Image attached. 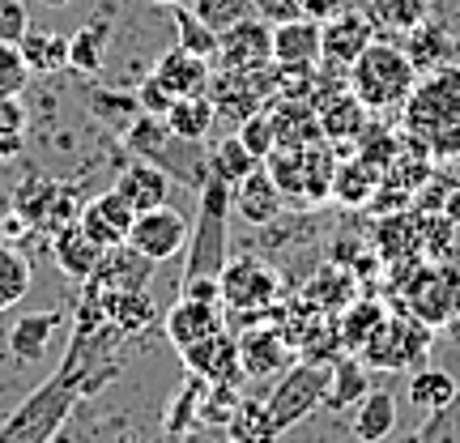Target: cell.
<instances>
[{"mask_svg": "<svg viewBox=\"0 0 460 443\" xmlns=\"http://www.w3.org/2000/svg\"><path fill=\"white\" fill-rule=\"evenodd\" d=\"M405 137L410 149L430 163L460 158V65H439L422 73L405 102Z\"/></svg>", "mask_w": 460, "mask_h": 443, "instance_id": "1", "label": "cell"}, {"mask_svg": "<svg viewBox=\"0 0 460 443\" xmlns=\"http://www.w3.org/2000/svg\"><path fill=\"white\" fill-rule=\"evenodd\" d=\"M418 65L410 60V51L396 43H371L358 60L349 65V90L367 111H393L405 107L418 85Z\"/></svg>", "mask_w": 460, "mask_h": 443, "instance_id": "2", "label": "cell"}, {"mask_svg": "<svg viewBox=\"0 0 460 443\" xmlns=\"http://www.w3.org/2000/svg\"><path fill=\"white\" fill-rule=\"evenodd\" d=\"M396 312L422 320L430 329H444L460 320V269L456 261H427L413 273H396L393 290Z\"/></svg>", "mask_w": 460, "mask_h": 443, "instance_id": "3", "label": "cell"}, {"mask_svg": "<svg viewBox=\"0 0 460 443\" xmlns=\"http://www.w3.org/2000/svg\"><path fill=\"white\" fill-rule=\"evenodd\" d=\"M264 166H269V175L281 188L290 209H312V205L332 197L337 163H332L324 137L320 141H303V146H278L264 158Z\"/></svg>", "mask_w": 460, "mask_h": 443, "instance_id": "4", "label": "cell"}, {"mask_svg": "<svg viewBox=\"0 0 460 443\" xmlns=\"http://www.w3.org/2000/svg\"><path fill=\"white\" fill-rule=\"evenodd\" d=\"M226 217H230V183L209 171V180L200 188V214L197 230L188 239V264H183V281L214 278L222 281L230 252H226Z\"/></svg>", "mask_w": 460, "mask_h": 443, "instance_id": "5", "label": "cell"}, {"mask_svg": "<svg viewBox=\"0 0 460 443\" xmlns=\"http://www.w3.org/2000/svg\"><path fill=\"white\" fill-rule=\"evenodd\" d=\"M430 324L413 320L405 312H388L379 320V329L362 341V362L376 367V371H418L427 367L430 354Z\"/></svg>", "mask_w": 460, "mask_h": 443, "instance_id": "6", "label": "cell"}, {"mask_svg": "<svg viewBox=\"0 0 460 443\" xmlns=\"http://www.w3.org/2000/svg\"><path fill=\"white\" fill-rule=\"evenodd\" d=\"M329 379H332V367L329 362H298L290 367L281 384L273 388V396L264 401V422H269V435L278 439L281 430L298 427L307 413H315L324 405L329 396Z\"/></svg>", "mask_w": 460, "mask_h": 443, "instance_id": "7", "label": "cell"}, {"mask_svg": "<svg viewBox=\"0 0 460 443\" xmlns=\"http://www.w3.org/2000/svg\"><path fill=\"white\" fill-rule=\"evenodd\" d=\"M281 295V278L273 264L256 261V256H239L226 261L222 269V307L230 312H269Z\"/></svg>", "mask_w": 460, "mask_h": 443, "instance_id": "8", "label": "cell"}, {"mask_svg": "<svg viewBox=\"0 0 460 443\" xmlns=\"http://www.w3.org/2000/svg\"><path fill=\"white\" fill-rule=\"evenodd\" d=\"M217 68L222 73H261L273 65V26L264 17L247 13L217 34Z\"/></svg>", "mask_w": 460, "mask_h": 443, "instance_id": "9", "label": "cell"}, {"mask_svg": "<svg viewBox=\"0 0 460 443\" xmlns=\"http://www.w3.org/2000/svg\"><path fill=\"white\" fill-rule=\"evenodd\" d=\"M17 217L22 222H31V226H43V230H65L77 222V214L82 209H73L77 205V197H73V188L60 180H51V175H31V180L17 188Z\"/></svg>", "mask_w": 460, "mask_h": 443, "instance_id": "10", "label": "cell"}, {"mask_svg": "<svg viewBox=\"0 0 460 443\" xmlns=\"http://www.w3.org/2000/svg\"><path fill=\"white\" fill-rule=\"evenodd\" d=\"M188 239H192L188 217H183L180 209H171V205H158V209H149V214H137L132 235H128V244L137 247L141 256H149L154 264L171 261L175 252H183Z\"/></svg>", "mask_w": 460, "mask_h": 443, "instance_id": "11", "label": "cell"}, {"mask_svg": "<svg viewBox=\"0 0 460 443\" xmlns=\"http://www.w3.org/2000/svg\"><path fill=\"white\" fill-rule=\"evenodd\" d=\"M132 222H137V209H132V205L119 197L115 188L99 192L94 200H85L82 214H77V226H82L85 235H90V239L102 247V252H107V247L128 244Z\"/></svg>", "mask_w": 460, "mask_h": 443, "instance_id": "12", "label": "cell"}, {"mask_svg": "<svg viewBox=\"0 0 460 443\" xmlns=\"http://www.w3.org/2000/svg\"><path fill=\"white\" fill-rule=\"evenodd\" d=\"M324 60V26L315 17H295L273 26V65L281 68H315Z\"/></svg>", "mask_w": 460, "mask_h": 443, "instance_id": "13", "label": "cell"}, {"mask_svg": "<svg viewBox=\"0 0 460 443\" xmlns=\"http://www.w3.org/2000/svg\"><path fill=\"white\" fill-rule=\"evenodd\" d=\"M230 209L243 217L247 226H269V222H278L281 209H286V197H281V188L273 183L269 166H256L247 180H239L230 188Z\"/></svg>", "mask_w": 460, "mask_h": 443, "instance_id": "14", "label": "cell"}, {"mask_svg": "<svg viewBox=\"0 0 460 443\" xmlns=\"http://www.w3.org/2000/svg\"><path fill=\"white\" fill-rule=\"evenodd\" d=\"M371 34H376L371 17L358 13V9L332 13L329 22H324V60H320V65H332V68H345V73H349V65L376 43Z\"/></svg>", "mask_w": 460, "mask_h": 443, "instance_id": "15", "label": "cell"}, {"mask_svg": "<svg viewBox=\"0 0 460 443\" xmlns=\"http://www.w3.org/2000/svg\"><path fill=\"white\" fill-rule=\"evenodd\" d=\"M119 197L128 200L137 214H149V209H158L171 200V175H166L158 163H149V158H132L128 166H119V175L111 183Z\"/></svg>", "mask_w": 460, "mask_h": 443, "instance_id": "16", "label": "cell"}, {"mask_svg": "<svg viewBox=\"0 0 460 443\" xmlns=\"http://www.w3.org/2000/svg\"><path fill=\"white\" fill-rule=\"evenodd\" d=\"M149 278H154V261L141 256L132 244H119L102 252L99 269L85 281L99 286V290H149Z\"/></svg>", "mask_w": 460, "mask_h": 443, "instance_id": "17", "label": "cell"}, {"mask_svg": "<svg viewBox=\"0 0 460 443\" xmlns=\"http://www.w3.org/2000/svg\"><path fill=\"white\" fill-rule=\"evenodd\" d=\"M226 329V320H222V303H205V298H180L171 315H166V337L175 341V350H188V345L205 341V337H214V332Z\"/></svg>", "mask_w": 460, "mask_h": 443, "instance_id": "18", "label": "cell"}, {"mask_svg": "<svg viewBox=\"0 0 460 443\" xmlns=\"http://www.w3.org/2000/svg\"><path fill=\"white\" fill-rule=\"evenodd\" d=\"M183 362L197 371V376L214 379V384H239L243 379V367H239V341L226 337V329L205 337V341L188 345L183 350Z\"/></svg>", "mask_w": 460, "mask_h": 443, "instance_id": "19", "label": "cell"}, {"mask_svg": "<svg viewBox=\"0 0 460 443\" xmlns=\"http://www.w3.org/2000/svg\"><path fill=\"white\" fill-rule=\"evenodd\" d=\"M239 367L247 379L278 376L281 367H290V341L281 329H247L239 337Z\"/></svg>", "mask_w": 460, "mask_h": 443, "instance_id": "20", "label": "cell"}, {"mask_svg": "<svg viewBox=\"0 0 460 443\" xmlns=\"http://www.w3.org/2000/svg\"><path fill=\"white\" fill-rule=\"evenodd\" d=\"M154 77L175 94V99H188V94H205L209 90V77H214V68L205 56H192V51L183 48H171L158 56V65H154Z\"/></svg>", "mask_w": 460, "mask_h": 443, "instance_id": "21", "label": "cell"}, {"mask_svg": "<svg viewBox=\"0 0 460 443\" xmlns=\"http://www.w3.org/2000/svg\"><path fill=\"white\" fill-rule=\"evenodd\" d=\"M65 324V312H31L9 329V354L17 362H39L56 345V332Z\"/></svg>", "mask_w": 460, "mask_h": 443, "instance_id": "22", "label": "cell"}, {"mask_svg": "<svg viewBox=\"0 0 460 443\" xmlns=\"http://www.w3.org/2000/svg\"><path fill=\"white\" fill-rule=\"evenodd\" d=\"M107 48H111V22L107 17L85 22L82 31L68 34V68L82 77H99L107 68Z\"/></svg>", "mask_w": 460, "mask_h": 443, "instance_id": "23", "label": "cell"}, {"mask_svg": "<svg viewBox=\"0 0 460 443\" xmlns=\"http://www.w3.org/2000/svg\"><path fill=\"white\" fill-rule=\"evenodd\" d=\"M393 427H396V396L388 393V388H371V393L354 405V418H349L354 439L384 443L388 435H393Z\"/></svg>", "mask_w": 460, "mask_h": 443, "instance_id": "24", "label": "cell"}, {"mask_svg": "<svg viewBox=\"0 0 460 443\" xmlns=\"http://www.w3.org/2000/svg\"><path fill=\"white\" fill-rule=\"evenodd\" d=\"M51 252H56V264L65 269L68 278H77V281H85L94 269H99V261H102V247L85 235L77 222L73 226H65V230H56V239H51Z\"/></svg>", "mask_w": 460, "mask_h": 443, "instance_id": "25", "label": "cell"}, {"mask_svg": "<svg viewBox=\"0 0 460 443\" xmlns=\"http://www.w3.org/2000/svg\"><path fill=\"white\" fill-rule=\"evenodd\" d=\"M217 124V102L214 94H188V99H175L171 111H166V128L183 137V141H205Z\"/></svg>", "mask_w": 460, "mask_h": 443, "instance_id": "26", "label": "cell"}, {"mask_svg": "<svg viewBox=\"0 0 460 443\" xmlns=\"http://www.w3.org/2000/svg\"><path fill=\"white\" fill-rule=\"evenodd\" d=\"M362 128H367V107L354 99V90L320 102V132H324V141H358Z\"/></svg>", "mask_w": 460, "mask_h": 443, "instance_id": "27", "label": "cell"}, {"mask_svg": "<svg viewBox=\"0 0 460 443\" xmlns=\"http://www.w3.org/2000/svg\"><path fill=\"white\" fill-rule=\"evenodd\" d=\"M379 188V166L358 158V163L349 166H337V175H332V200H341L345 209H362V205H371Z\"/></svg>", "mask_w": 460, "mask_h": 443, "instance_id": "28", "label": "cell"}, {"mask_svg": "<svg viewBox=\"0 0 460 443\" xmlns=\"http://www.w3.org/2000/svg\"><path fill=\"white\" fill-rule=\"evenodd\" d=\"M456 393H460V379L452 371H444V367H418V371H410V401L422 413L444 410Z\"/></svg>", "mask_w": 460, "mask_h": 443, "instance_id": "29", "label": "cell"}, {"mask_svg": "<svg viewBox=\"0 0 460 443\" xmlns=\"http://www.w3.org/2000/svg\"><path fill=\"white\" fill-rule=\"evenodd\" d=\"M34 286V264L26 252H17L13 244H0V315L17 307L22 298L31 295Z\"/></svg>", "mask_w": 460, "mask_h": 443, "instance_id": "30", "label": "cell"}, {"mask_svg": "<svg viewBox=\"0 0 460 443\" xmlns=\"http://www.w3.org/2000/svg\"><path fill=\"white\" fill-rule=\"evenodd\" d=\"M17 48L26 56L31 73H60V68H68V39L60 31H39V26H31V31L22 34Z\"/></svg>", "mask_w": 460, "mask_h": 443, "instance_id": "31", "label": "cell"}, {"mask_svg": "<svg viewBox=\"0 0 460 443\" xmlns=\"http://www.w3.org/2000/svg\"><path fill=\"white\" fill-rule=\"evenodd\" d=\"M367 393H371L367 362H332L329 396H324V405H329V410H354Z\"/></svg>", "mask_w": 460, "mask_h": 443, "instance_id": "32", "label": "cell"}, {"mask_svg": "<svg viewBox=\"0 0 460 443\" xmlns=\"http://www.w3.org/2000/svg\"><path fill=\"white\" fill-rule=\"evenodd\" d=\"M256 166H264V163L243 146V141H239V137H234V132H230V137H222V141L209 149V171H214V175H222L230 188H234L239 180H247Z\"/></svg>", "mask_w": 460, "mask_h": 443, "instance_id": "33", "label": "cell"}, {"mask_svg": "<svg viewBox=\"0 0 460 443\" xmlns=\"http://www.w3.org/2000/svg\"><path fill=\"white\" fill-rule=\"evenodd\" d=\"M171 17H175V48L192 51V56H205V60H214L217 56V31L205 22V17L192 9V4H183V9H171Z\"/></svg>", "mask_w": 460, "mask_h": 443, "instance_id": "34", "label": "cell"}, {"mask_svg": "<svg viewBox=\"0 0 460 443\" xmlns=\"http://www.w3.org/2000/svg\"><path fill=\"white\" fill-rule=\"evenodd\" d=\"M90 111L99 115L111 132H128L132 124L146 115L141 102H137V94H119V90H94V94H90Z\"/></svg>", "mask_w": 460, "mask_h": 443, "instance_id": "35", "label": "cell"}, {"mask_svg": "<svg viewBox=\"0 0 460 443\" xmlns=\"http://www.w3.org/2000/svg\"><path fill=\"white\" fill-rule=\"evenodd\" d=\"M410 443H460V393L447 401L444 410L427 413V422L413 430Z\"/></svg>", "mask_w": 460, "mask_h": 443, "instance_id": "36", "label": "cell"}, {"mask_svg": "<svg viewBox=\"0 0 460 443\" xmlns=\"http://www.w3.org/2000/svg\"><path fill=\"white\" fill-rule=\"evenodd\" d=\"M388 315V307H379V303H354V307H345L341 315V341L362 350V341L379 329V320Z\"/></svg>", "mask_w": 460, "mask_h": 443, "instance_id": "37", "label": "cell"}, {"mask_svg": "<svg viewBox=\"0 0 460 443\" xmlns=\"http://www.w3.org/2000/svg\"><path fill=\"white\" fill-rule=\"evenodd\" d=\"M31 82V65H26V56L17 43H0V102L17 99L22 90Z\"/></svg>", "mask_w": 460, "mask_h": 443, "instance_id": "38", "label": "cell"}, {"mask_svg": "<svg viewBox=\"0 0 460 443\" xmlns=\"http://www.w3.org/2000/svg\"><path fill=\"white\" fill-rule=\"evenodd\" d=\"M234 137L243 141L256 158H269L273 149H278V128H273V120H269V111H252L247 120H239V128H234Z\"/></svg>", "mask_w": 460, "mask_h": 443, "instance_id": "39", "label": "cell"}, {"mask_svg": "<svg viewBox=\"0 0 460 443\" xmlns=\"http://www.w3.org/2000/svg\"><path fill=\"white\" fill-rule=\"evenodd\" d=\"M349 295H354V281H349V273H341V269H324V278L312 281V298L324 303L329 312L349 307Z\"/></svg>", "mask_w": 460, "mask_h": 443, "instance_id": "40", "label": "cell"}, {"mask_svg": "<svg viewBox=\"0 0 460 443\" xmlns=\"http://www.w3.org/2000/svg\"><path fill=\"white\" fill-rule=\"evenodd\" d=\"M192 9L222 34L226 26H234V22H243L252 13V0H192Z\"/></svg>", "mask_w": 460, "mask_h": 443, "instance_id": "41", "label": "cell"}, {"mask_svg": "<svg viewBox=\"0 0 460 443\" xmlns=\"http://www.w3.org/2000/svg\"><path fill=\"white\" fill-rule=\"evenodd\" d=\"M427 4L430 0H376V17L388 22V26H396V31H410V26L422 22Z\"/></svg>", "mask_w": 460, "mask_h": 443, "instance_id": "42", "label": "cell"}, {"mask_svg": "<svg viewBox=\"0 0 460 443\" xmlns=\"http://www.w3.org/2000/svg\"><path fill=\"white\" fill-rule=\"evenodd\" d=\"M26 31H31L26 0H0V43H22Z\"/></svg>", "mask_w": 460, "mask_h": 443, "instance_id": "43", "label": "cell"}, {"mask_svg": "<svg viewBox=\"0 0 460 443\" xmlns=\"http://www.w3.org/2000/svg\"><path fill=\"white\" fill-rule=\"evenodd\" d=\"M137 102H141V111L146 115H158V120H166V111H171V102H175V94L166 90L154 73H149L146 82L137 85Z\"/></svg>", "mask_w": 460, "mask_h": 443, "instance_id": "44", "label": "cell"}, {"mask_svg": "<svg viewBox=\"0 0 460 443\" xmlns=\"http://www.w3.org/2000/svg\"><path fill=\"white\" fill-rule=\"evenodd\" d=\"M252 13L264 17L269 26H281V22L303 17V0H252Z\"/></svg>", "mask_w": 460, "mask_h": 443, "instance_id": "45", "label": "cell"}, {"mask_svg": "<svg viewBox=\"0 0 460 443\" xmlns=\"http://www.w3.org/2000/svg\"><path fill=\"white\" fill-rule=\"evenodd\" d=\"M17 149H22V132H17V124H0V163L17 158Z\"/></svg>", "mask_w": 460, "mask_h": 443, "instance_id": "46", "label": "cell"}, {"mask_svg": "<svg viewBox=\"0 0 460 443\" xmlns=\"http://www.w3.org/2000/svg\"><path fill=\"white\" fill-rule=\"evenodd\" d=\"M444 217H447V222H452V226L460 230V183H456V188H452V192H447V200H444Z\"/></svg>", "mask_w": 460, "mask_h": 443, "instance_id": "47", "label": "cell"}, {"mask_svg": "<svg viewBox=\"0 0 460 443\" xmlns=\"http://www.w3.org/2000/svg\"><path fill=\"white\" fill-rule=\"evenodd\" d=\"M149 4H163V9H183V4H192V0H149Z\"/></svg>", "mask_w": 460, "mask_h": 443, "instance_id": "48", "label": "cell"}, {"mask_svg": "<svg viewBox=\"0 0 460 443\" xmlns=\"http://www.w3.org/2000/svg\"><path fill=\"white\" fill-rule=\"evenodd\" d=\"M39 4H48V9H65V4H73V0H39Z\"/></svg>", "mask_w": 460, "mask_h": 443, "instance_id": "49", "label": "cell"}, {"mask_svg": "<svg viewBox=\"0 0 460 443\" xmlns=\"http://www.w3.org/2000/svg\"><path fill=\"white\" fill-rule=\"evenodd\" d=\"M452 60H460V39H452Z\"/></svg>", "mask_w": 460, "mask_h": 443, "instance_id": "50", "label": "cell"}, {"mask_svg": "<svg viewBox=\"0 0 460 443\" xmlns=\"http://www.w3.org/2000/svg\"><path fill=\"white\" fill-rule=\"evenodd\" d=\"M51 443H73V439H65V430H60V435H56V439H51Z\"/></svg>", "mask_w": 460, "mask_h": 443, "instance_id": "51", "label": "cell"}]
</instances>
